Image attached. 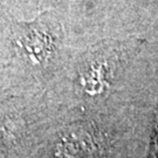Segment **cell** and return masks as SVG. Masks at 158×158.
Returning <instances> with one entry per match:
<instances>
[{
	"mask_svg": "<svg viewBox=\"0 0 158 158\" xmlns=\"http://www.w3.org/2000/svg\"><path fill=\"white\" fill-rule=\"evenodd\" d=\"M49 25L39 23L29 25L21 38V46L34 63H44L55 48V33Z\"/></svg>",
	"mask_w": 158,
	"mask_h": 158,
	"instance_id": "cell-1",
	"label": "cell"
},
{
	"mask_svg": "<svg viewBox=\"0 0 158 158\" xmlns=\"http://www.w3.org/2000/svg\"><path fill=\"white\" fill-rule=\"evenodd\" d=\"M96 144L89 130L72 128L67 130L57 143L56 151L63 158H87L95 152Z\"/></svg>",
	"mask_w": 158,
	"mask_h": 158,
	"instance_id": "cell-2",
	"label": "cell"
},
{
	"mask_svg": "<svg viewBox=\"0 0 158 158\" xmlns=\"http://www.w3.org/2000/svg\"><path fill=\"white\" fill-rule=\"evenodd\" d=\"M111 64L104 57H96L82 70L80 81L83 90L90 96L101 95L109 88Z\"/></svg>",
	"mask_w": 158,
	"mask_h": 158,
	"instance_id": "cell-3",
	"label": "cell"
},
{
	"mask_svg": "<svg viewBox=\"0 0 158 158\" xmlns=\"http://www.w3.org/2000/svg\"><path fill=\"white\" fill-rule=\"evenodd\" d=\"M149 158H158V109L153 122V130L151 135V142H150V151H149Z\"/></svg>",
	"mask_w": 158,
	"mask_h": 158,
	"instance_id": "cell-4",
	"label": "cell"
}]
</instances>
